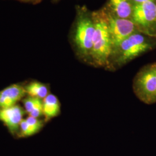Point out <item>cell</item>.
Segmentation results:
<instances>
[{"instance_id":"14","label":"cell","mask_w":156,"mask_h":156,"mask_svg":"<svg viewBox=\"0 0 156 156\" xmlns=\"http://www.w3.org/2000/svg\"><path fill=\"white\" fill-rule=\"evenodd\" d=\"M149 1H151V0H131V1L133 2L134 5L142 4V3H144V2Z\"/></svg>"},{"instance_id":"2","label":"cell","mask_w":156,"mask_h":156,"mask_svg":"<svg viewBox=\"0 0 156 156\" xmlns=\"http://www.w3.org/2000/svg\"><path fill=\"white\" fill-rule=\"evenodd\" d=\"M94 30L92 16L84 11L79 12L75 26L74 42L79 54L83 57H90Z\"/></svg>"},{"instance_id":"7","label":"cell","mask_w":156,"mask_h":156,"mask_svg":"<svg viewBox=\"0 0 156 156\" xmlns=\"http://www.w3.org/2000/svg\"><path fill=\"white\" fill-rule=\"evenodd\" d=\"M23 107L17 104L15 106L0 110V122L13 136H17L20 125L26 115Z\"/></svg>"},{"instance_id":"6","label":"cell","mask_w":156,"mask_h":156,"mask_svg":"<svg viewBox=\"0 0 156 156\" xmlns=\"http://www.w3.org/2000/svg\"><path fill=\"white\" fill-rule=\"evenodd\" d=\"M105 13L113 51L123 40L136 32L137 27L131 19L117 17L110 12Z\"/></svg>"},{"instance_id":"3","label":"cell","mask_w":156,"mask_h":156,"mask_svg":"<svg viewBox=\"0 0 156 156\" xmlns=\"http://www.w3.org/2000/svg\"><path fill=\"white\" fill-rule=\"evenodd\" d=\"M152 47V44L146 37L135 32L123 40L113 53H116L117 62L124 64L150 50Z\"/></svg>"},{"instance_id":"5","label":"cell","mask_w":156,"mask_h":156,"mask_svg":"<svg viewBox=\"0 0 156 156\" xmlns=\"http://www.w3.org/2000/svg\"><path fill=\"white\" fill-rule=\"evenodd\" d=\"M135 91L140 100L147 104L156 102V64L145 68L138 75Z\"/></svg>"},{"instance_id":"12","label":"cell","mask_w":156,"mask_h":156,"mask_svg":"<svg viewBox=\"0 0 156 156\" xmlns=\"http://www.w3.org/2000/svg\"><path fill=\"white\" fill-rule=\"evenodd\" d=\"M22 102L23 108L28 116L40 118L44 116L43 100L26 95Z\"/></svg>"},{"instance_id":"16","label":"cell","mask_w":156,"mask_h":156,"mask_svg":"<svg viewBox=\"0 0 156 156\" xmlns=\"http://www.w3.org/2000/svg\"></svg>"},{"instance_id":"9","label":"cell","mask_w":156,"mask_h":156,"mask_svg":"<svg viewBox=\"0 0 156 156\" xmlns=\"http://www.w3.org/2000/svg\"><path fill=\"white\" fill-rule=\"evenodd\" d=\"M44 126V122L39 118L28 116L20 123L18 138H28L38 133Z\"/></svg>"},{"instance_id":"1","label":"cell","mask_w":156,"mask_h":156,"mask_svg":"<svg viewBox=\"0 0 156 156\" xmlns=\"http://www.w3.org/2000/svg\"><path fill=\"white\" fill-rule=\"evenodd\" d=\"M94 34L90 57L95 64L104 66L108 64L113 53V45L109 31L106 13L104 11L93 13Z\"/></svg>"},{"instance_id":"4","label":"cell","mask_w":156,"mask_h":156,"mask_svg":"<svg viewBox=\"0 0 156 156\" xmlns=\"http://www.w3.org/2000/svg\"><path fill=\"white\" fill-rule=\"evenodd\" d=\"M131 20L137 28L149 35H154L153 33L156 29V0L134 5Z\"/></svg>"},{"instance_id":"15","label":"cell","mask_w":156,"mask_h":156,"mask_svg":"<svg viewBox=\"0 0 156 156\" xmlns=\"http://www.w3.org/2000/svg\"><path fill=\"white\" fill-rule=\"evenodd\" d=\"M27 1H28V0H27Z\"/></svg>"},{"instance_id":"10","label":"cell","mask_w":156,"mask_h":156,"mask_svg":"<svg viewBox=\"0 0 156 156\" xmlns=\"http://www.w3.org/2000/svg\"><path fill=\"white\" fill-rule=\"evenodd\" d=\"M134 4L131 0H109L108 6L113 15L126 19H131Z\"/></svg>"},{"instance_id":"13","label":"cell","mask_w":156,"mask_h":156,"mask_svg":"<svg viewBox=\"0 0 156 156\" xmlns=\"http://www.w3.org/2000/svg\"><path fill=\"white\" fill-rule=\"evenodd\" d=\"M26 95L44 100L49 94V87L47 84L37 80H33L24 85Z\"/></svg>"},{"instance_id":"11","label":"cell","mask_w":156,"mask_h":156,"mask_svg":"<svg viewBox=\"0 0 156 156\" xmlns=\"http://www.w3.org/2000/svg\"><path fill=\"white\" fill-rule=\"evenodd\" d=\"M61 112L60 102L56 95H48L43 100V113L45 121L57 116Z\"/></svg>"},{"instance_id":"8","label":"cell","mask_w":156,"mask_h":156,"mask_svg":"<svg viewBox=\"0 0 156 156\" xmlns=\"http://www.w3.org/2000/svg\"><path fill=\"white\" fill-rule=\"evenodd\" d=\"M23 84H12L0 90V110L15 106L26 96Z\"/></svg>"}]
</instances>
